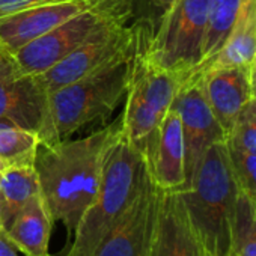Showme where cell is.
Returning a JSON list of instances; mask_svg holds the SVG:
<instances>
[{"instance_id":"4fadbf2b","label":"cell","mask_w":256,"mask_h":256,"mask_svg":"<svg viewBox=\"0 0 256 256\" xmlns=\"http://www.w3.org/2000/svg\"><path fill=\"white\" fill-rule=\"evenodd\" d=\"M92 0H60L0 18V47L14 54L71 17L89 10Z\"/></svg>"},{"instance_id":"9a60e30c","label":"cell","mask_w":256,"mask_h":256,"mask_svg":"<svg viewBox=\"0 0 256 256\" xmlns=\"http://www.w3.org/2000/svg\"><path fill=\"white\" fill-rule=\"evenodd\" d=\"M150 256H200L180 192L160 193Z\"/></svg>"},{"instance_id":"4dcf8cb0","label":"cell","mask_w":256,"mask_h":256,"mask_svg":"<svg viewBox=\"0 0 256 256\" xmlns=\"http://www.w3.org/2000/svg\"><path fill=\"white\" fill-rule=\"evenodd\" d=\"M254 214H256V202H254Z\"/></svg>"},{"instance_id":"52a82bcc","label":"cell","mask_w":256,"mask_h":256,"mask_svg":"<svg viewBox=\"0 0 256 256\" xmlns=\"http://www.w3.org/2000/svg\"><path fill=\"white\" fill-rule=\"evenodd\" d=\"M133 12L134 0H92L89 10L24 46L12 58L23 72L40 76L72 53L101 26L107 23H126Z\"/></svg>"},{"instance_id":"d6986e66","label":"cell","mask_w":256,"mask_h":256,"mask_svg":"<svg viewBox=\"0 0 256 256\" xmlns=\"http://www.w3.org/2000/svg\"><path fill=\"white\" fill-rule=\"evenodd\" d=\"M40 193V180L35 166L5 168L2 178H0V196L5 204V228L10 224L18 210Z\"/></svg>"},{"instance_id":"8992f818","label":"cell","mask_w":256,"mask_h":256,"mask_svg":"<svg viewBox=\"0 0 256 256\" xmlns=\"http://www.w3.org/2000/svg\"><path fill=\"white\" fill-rule=\"evenodd\" d=\"M210 0H174L160 17L154 34H145V58L186 80L200 60Z\"/></svg>"},{"instance_id":"8fae6325","label":"cell","mask_w":256,"mask_h":256,"mask_svg":"<svg viewBox=\"0 0 256 256\" xmlns=\"http://www.w3.org/2000/svg\"><path fill=\"white\" fill-rule=\"evenodd\" d=\"M160 193L150 175L134 204L104 236L94 256H150Z\"/></svg>"},{"instance_id":"5bb4252c","label":"cell","mask_w":256,"mask_h":256,"mask_svg":"<svg viewBox=\"0 0 256 256\" xmlns=\"http://www.w3.org/2000/svg\"><path fill=\"white\" fill-rule=\"evenodd\" d=\"M190 77L199 80L212 114L229 136L240 110L252 98L250 66L205 70Z\"/></svg>"},{"instance_id":"ba28073f","label":"cell","mask_w":256,"mask_h":256,"mask_svg":"<svg viewBox=\"0 0 256 256\" xmlns=\"http://www.w3.org/2000/svg\"><path fill=\"white\" fill-rule=\"evenodd\" d=\"M144 26L107 23L95 30L82 46L48 71L35 76L41 89L48 94L92 74L122 58L133 56Z\"/></svg>"},{"instance_id":"83f0119b","label":"cell","mask_w":256,"mask_h":256,"mask_svg":"<svg viewBox=\"0 0 256 256\" xmlns=\"http://www.w3.org/2000/svg\"><path fill=\"white\" fill-rule=\"evenodd\" d=\"M151 2H152V5H154L156 8H158V10L164 11L166 8H169V6H170V4L174 2V0H151Z\"/></svg>"},{"instance_id":"6da1fadb","label":"cell","mask_w":256,"mask_h":256,"mask_svg":"<svg viewBox=\"0 0 256 256\" xmlns=\"http://www.w3.org/2000/svg\"><path fill=\"white\" fill-rule=\"evenodd\" d=\"M119 133L120 118L84 138L38 146L34 166L41 196L52 218L64 223L70 244L98 192L106 156Z\"/></svg>"},{"instance_id":"4316f807","label":"cell","mask_w":256,"mask_h":256,"mask_svg":"<svg viewBox=\"0 0 256 256\" xmlns=\"http://www.w3.org/2000/svg\"><path fill=\"white\" fill-rule=\"evenodd\" d=\"M5 224H6V218H5V204H4L2 196H0V230L5 229Z\"/></svg>"},{"instance_id":"f1b7e54d","label":"cell","mask_w":256,"mask_h":256,"mask_svg":"<svg viewBox=\"0 0 256 256\" xmlns=\"http://www.w3.org/2000/svg\"><path fill=\"white\" fill-rule=\"evenodd\" d=\"M4 170H5V168L2 166V163H0V178H2V174H4Z\"/></svg>"},{"instance_id":"e0dca14e","label":"cell","mask_w":256,"mask_h":256,"mask_svg":"<svg viewBox=\"0 0 256 256\" xmlns=\"http://www.w3.org/2000/svg\"><path fill=\"white\" fill-rule=\"evenodd\" d=\"M254 56H256V0H241L236 20L230 29L228 40L224 41L220 52L210 60L205 70L234 68V66L247 68L252 65Z\"/></svg>"},{"instance_id":"9c48e42d","label":"cell","mask_w":256,"mask_h":256,"mask_svg":"<svg viewBox=\"0 0 256 256\" xmlns=\"http://www.w3.org/2000/svg\"><path fill=\"white\" fill-rule=\"evenodd\" d=\"M0 122L38 133L47 126V94L35 76L26 74L12 54L0 47Z\"/></svg>"},{"instance_id":"484cf974","label":"cell","mask_w":256,"mask_h":256,"mask_svg":"<svg viewBox=\"0 0 256 256\" xmlns=\"http://www.w3.org/2000/svg\"><path fill=\"white\" fill-rule=\"evenodd\" d=\"M250 94L252 98H256V56L250 65Z\"/></svg>"},{"instance_id":"44dd1931","label":"cell","mask_w":256,"mask_h":256,"mask_svg":"<svg viewBox=\"0 0 256 256\" xmlns=\"http://www.w3.org/2000/svg\"><path fill=\"white\" fill-rule=\"evenodd\" d=\"M232 250L238 256H256V214L254 202L240 192L232 228Z\"/></svg>"},{"instance_id":"603a6c76","label":"cell","mask_w":256,"mask_h":256,"mask_svg":"<svg viewBox=\"0 0 256 256\" xmlns=\"http://www.w3.org/2000/svg\"><path fill=\"white\" fill-rule=\"evenodd\" d=\"M228 138L242 150L256 154V98H250L242 106Z\"/></svg>"},{"instance_id":"7c38bea8","label":"cell","mask_w":256,"mask_h":256,"mask_svg":"<svg viewBox=\"0 0 256 256\" xmlns=\"http://www.w3.org/2000/svg\"><path fill=\"white\" fill-rule=\"evenodd\" d=\"M150 175L164 192H180L186 186V151L181 119L174 107L140 148Z\"/></svg>"},{"instance_id":"3957f363","label":"cell","mask_w":256,"mask_h":256,"mask_svg":"<svg viewBox=\"0 0 256 256\" xmlns=\"http://www.w3.org/2000/svg\"><path fill=\"white\" fill-rule=\"evenodd\" d=\"M148 178L142 151L119 133L106 156L98 192L78 222L66 256H94L104 236L134 204Z\"/></svg>"},{"instance_id":"ffe728a7","label":"cell","mask_w":256,"mask_h":256,"mask_svg":"<svg viewBox=\"0 0 256 256\" xmlns=\"http://www.w3.org/2000/svg\"><path fill=\"white\" fill-rule=\"evenodd\" d=\"M40 144L38 133L0 122V163L4 168L34 166Z\"/></svg>"},{"instance_id":"7a4b0ae2","label":"cell","mask_w":256,"mask_h":256,"mask_svg":"<svg viewBox=\"0 0 256 256\" xmlns=\"http://www.w3.org/2000/svg\"><path fill=\"white\" fill-rule=\"evenodd\" d=\"M200 256H230L236 198L226 140L202 156L187 188L180 190Z\"/></svg>"},{"instance_id":"cb8c5ba5","label":"cell","mask_w":256,"mask_h":256,"mask_svg":"<svg viewBox=\"0 0 256 256\" xmlns=\"http://www.w3.org/2000/svg\"><path fill=\"white\" fill-rule=\"evenodd\" d=\"M53 2H60V0H0V18L34 6L53 4Z\"/></svg>"},{"instance_id":"5b68a950","label":"cell","mask_w":256,"mask_h":256,"mask_svg":"<svg viewBox=\"0 0 256 256\" xmlns=\"http://www.w3.org/2000/svg\"><path fill=\"white\" fill-rule=\"evenodd\" d=\"M145 34L146 29L144 26L132 62L130 84L120 114L122 136L139 150L158 128L160 122L170 110L176 94L186 83L182 76L166 71L145 58L142 52Z\"/></svg>"},{"instance_id":"2e32d148","label":"cell","mask_w":256,"mask_h":256,"mask_svg":"<svg viewBox=\"0 0 256 256\" xmlns=\"http://www.w3.org/2000/svg\"><path fill=\"white\" fill-rule=\"evenodd\" d=\"M54 220L41 196H34L4 229L10 241L24 256H50L48 242Z\"/></svg>"},{"instance_id":"7402d4cb","label":"cell","mask_w":256,"mask_h":256,"mask_svg":"<svg viewBox=\"0 0 256 256\" xmlns=\"http://www.w3.org/2000/svg\"><path fill=\"white\" fill-rule=\"evenodd\" d=\"M226 148L240 192L256 202V154L242 150L229 138L226 139Z\"/></svg>"},{"instance_id":"277c9868","label":"cell","mask_w":256,"mask_h":256,"mask_svg":"<svg viewBox=\"0 0 256 256\" xmlns=\"http://www.w3.org/2000/svg\"><path fill=\"white\" fill-rule=\"evenodd\" d=\"M133 56L122 58L47 94V126L41 144H56L95 120L107 119L125 98Z\"/></svg>"},{"instance_id":"30bf717a","label":"cell","mask_w":256,"mask_h":256,"mask_svg":"<svg viewBox=\"0 0 256 256\" xmlns=\"http://www.w3.org/2000/svg\"><path fill=\"white\" fill-rule=\"evenodd\" d=\"M172 107L176 110L182 126L186 151L184 188H187L205 151L212 144L224 142L228 136L212 114L198 78L190 77L186 80L176 94Z\"/></svg>"},{"instance_id":"d4e9b609","label":"cell","mask_w":256,"mask_h":256,"mask_svg":"<svg viewBox=\"0 0 256 256\" xmlns=\"http://www.w3.org/2000/svg\"><path fill=\"white\" fill-rule=\"evenodd\" d=\"M0 256H18L17 247L10 241L5 230H0Z\"/></svg>"},{"instance_id":"f546056e","label":"cell","mask_w":256,"mask_h":256,"mask_svg":"<svg viewBox=\"0 0 256 256\" xmlns=\"http://www.w3.org/2000/svg\"><path fill=\"white\" fill-rule=\"evenodd\" d=\"M230 256H238V254H236V253H234V252H232V253H230Z\"/></svg>"},{"instance_id":"ac0fdd59","label":"cell","mask_w":256,"mask_h":256,"mask_svg":"<svg viewBox=\"0 0 256 256\" xmlns=\"http://www.w3.org/2000/svg\"><path fill=\"white\" fill-rule=\"evenodd\" d=\"M241 0H210L206 28L200 48V60L192 76L205 70L210 60L220 52L236 20Z\"/></svg>"}]
</instances>
